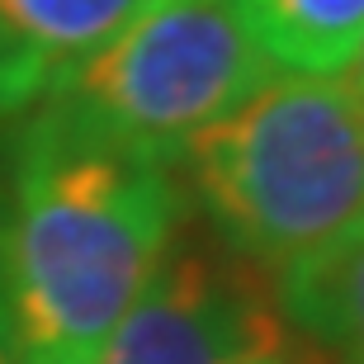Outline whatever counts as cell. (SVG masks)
<instances>
[{
    "label": "cell",
    "instance_id": "obj_8",
    "mask_svg": "<svg viewBox=\"0 0 364 364\" xmlns=\"http://www.w3.org/2000/svg\"><path fill=\"white\" fill-rule=\"evenodd\" d=\"M346 71H350V81H346V90H350L355 109L364 114V38L355 43V53H350V62H346Z\"/></svg>",
    "mask_w": 364,
    "mask_h": 364
},
{
    "label": "cell",
    "instance_id": "obj_5",
    "mask_svg": "<svg viewBox=\"0 0 364 364\" xmlns=\"http://www.w3.org/2000/svg\"><path fill=\"white\" fill-rule=\"evenodd\" d=\"M151 0H0V119L43 105Z\"/></svg>",
    "mask_w": 364,
    "mask_h": 364
},
{
    "label": "cell",
    "instance_id": "obj_6",
    "mask_svg": "<svg viewBox=\"0 0 364 364\" xmlns=\"http://www.w3.org/2000/svg\"><path fill=\"white\" fill-rule=\"evenodd\" d=\"M270 279L294 331L317 341L331 364H364V232Z\"/></svg>",
    "mask_w": 364,
    "mask_h": 364
},
{
    "label": "cell",
    "instance_id": "obj_4",
    "mask_svg": "<svg viewBox=\"0 0 364 364\" xmlns=\"http://www.w3.org/2000/svg\"><path fill=\"white\" fill-rule=\"evenodd\" d=\"M274 279L213 228L180 223L95 364H294Z\"/></svg>",
    "mask_w": 364,
    "mask_h": 364
},
{
    "label": "cell",
    "instance_id": "obj_9",
    "mask_svg": "<svg viewBox=\"0 0 364 364\" xmlns=\"http://www.w3.org/2000/svg\"><path fill=\"white\" fill-rule=\"evenodd\" d=\"M0 364H14V355H10V341H5V322H0Z\"/></svg>",
    "mask_w": 364,
    "mask_h": 364
},
{
    "label": "cell",
    "instance_id": "obj_3",
    "mask_svg": "<svg viewBox=\"0 0 364 364\" xmlns=\"http://www.w3.org/2000/svg\"><path fill=\"white\" fill-rule=\"evenodd\" d=\"M274 71L237 0H151L38 109L81 137L176 166L189 137Z\"/></svg>",
    "mask_w": 364,
    "mask_h": 364
},
{
    "label": "cell",
    "instance_id": "obj_7",
    "mask_svg": "<svg viewBox=\"0 0 364 364\" xmlns=\"http://www.w3.org/2000/svg\"><path fill=\"white\" fill-rule=\"evenodd\" d=\"M237 10L279 71L341 76L364 38V0H237Z\"/></svg>",
    "mask_w": 364,
    "mask_h": 364
},
{
    "label": "cell",
    "instance_id": "obj_1",
    "mask_svg": "<svg viewBox=\"0 0 364 364\" xmlns=\"http://www.w3.org/2000/svg\"><path fill=\"white\" fill-rule=\"evenodd\" d=\"M189 218L176 166L33 114L0 228V322L14 364H95Z\"/></svg>",
    "mask_w": 364,
    "mask_h": 364
},
{
    "label": "cell",
    "instance_id": "obj_2",
    "mask_svg": "<svg viewBox=\"0 0 364 364\" xmlns=\"http://www.w3.org/2000/svg\"><path fill=\"white\" fill-rule=\"evenodd\" d=\"M176 176L237 256L279 274L364 232V114L336 76L274 71L189 137Z\"/></svg>",
    "mask_w": 364,
    "mask_h": 364
}]
</instances>
